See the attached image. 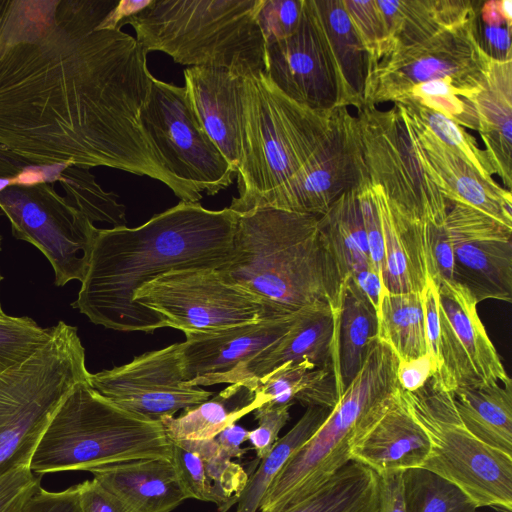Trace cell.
<instances>
[{
    "mask_svg": "<svg viewBox=\"0 0 512 512\" xmlns=\"http://www.w3.org/2000/svg\"><path fill=\"white\" fill-rule=\"evenodd\" d=\"M119 0H0V146L34 165L104 166L194 193L170 175L139 113L153 75L118 28Z\"/></svg>",
    "mask_w": 512,
    "mask_h": 512,
    "instance_id": "obj_1",
    "label": "cell"
},
{
    "mask_svg": "<svg viewBox=\"0 0 512 512\" xmlns=\"http://www.w3.org/2000/svg\"><path fill=\"white\" fill-rule=\"evenodd\" d=\"M239 213L180 201L146 223L99 229L72 307L105 328L159 329L134 296L158 276L179 269L215 268L231 256Z\"/></svg>",
    "mask_w": 512,
    "mask_h": 512,
    "instance_id": "obj_2",
    "label": "cell"
},
{
    "mask_svg": "<svg viewBox=\"0 0 512 512\" xmlns=\"http://www.w3.org/2000/svg\"><path fill=\"white\" fill-rule=\"evenodd\" d=\"M218 271L279 317L318 302L341 306L343 278L318 215L272 207L239 214L231 256Z\"/></svg>",
    "mask_w": 512,
    "mask_h": 512,
    "instance_id": "obj_3",
    "label": "cell"
},
{
    "mask_svg": "<svg viewBox=\"0 0 512 512\" xmlns=\"http://www.w3.org/2000/svg\"><path fill=\"white\" fill-rule=\"evenodd\" d=\"M261 0H149L124 17L148 53L160 51L189 67L228 69L240 76L265 69V41L256 20Z\"/></svg>",
    "mask_w": 512,
    "mask_h": 512,
    "instance_id": "obj_4",
    "label": "cell"
},
{
    "mask_svg": "<svg viewBox=\"0 0 512 512\" xmlns=\"http://www.w3.org/2000/svg\"><path fill=\"white\" fill-rule=\"evenodd\" d=\"M328 127V112L291 100L264 72L244 76L238 197L229 208L242 214L267 207L322 141Z\"/></svg>",
    "mask_w": 512,
    "mask_h": 512,
    "instance_id": "obj_5",
    "label": "cell"
},
{
    "mask_svg": "<svg viewBox=\"0 0 512 512\" xmlns=\"http://www.w3.org/2000/svg\"><path fill=\"white\" fill-rule=\"evenodd\" d=\"M170 456L171 441L160 421L114 405L83 382L57 409L29 467L42 475Z\"/></svg>",
    "mask_w": 512,
    "mask_h": 512,
    "instance_id": "obj_6",
    "label": "cell"
},
{
    "mask_svg": "<svg viewBox=\"0 0 512 512\" xmlns=\"http://www.w3.org/2000/svg\"><path fill=\"white\" fill-rule=\"evenodd\" d=\"M397 365L394 352L377 341L321 426L274 478L260 502V512H280L301 501L351 461L356 436L396 397Z\"/></svg>",
    "mask_w": 512,
    "mask_h": 512,
    "instance_id": "obj_7",
    "label": "cell"
},
{
    "mask_svg": "<svg viewBox=\"0 0 512 512\" xmlns=\"http://www.w3.org/2000/svg\"><path fill=\"white\" fill-rule=\"evenodd\" d=\"M89 374L77 328L59 321L44 346L0 375V477L30 466L57 409Z\"/></svg>",
    "mask_w": 512,
    "mask_h": 512,
    "instance_id": "obj_8",
    "label": "cell"
},
{
    "mask_svg": "<svg viewBox=\"0 0 512 512\" xmlns=\"http://www.w3.org/2000/svg\"><path fill=\"white\" fill-rule=\"evenodd\" d=\"M399 396L427 434L431 449L421 468L459 487L479 507L512 511V455L471 434L461 422L452 393L431 379L415 392Z\"/></svg>",
    "mask_w": 512,
    "mask_h": 512,
    "instance_id": "obj_9",
    "label": "cell"
},
{
    "mask_svg": "<svg viewBox=\"0 0 512 512\" xmlns=\"http://www.w3.org/2000/svg\"><path fill=\"white\" fill-rule=\"evenodd\" d=\"M476 15L460 26L369 62L363 104L395 103L412 86L435 79L450 81L459 96L470 101L484 83L489 59L477 42Z\"/></svg>",
    "mask_w": 512,
    "mask_h": 512,
    "instance_id": "obj_10",
    "label": "cell"
},
{
    "mask_svg": "<svg viewBox=\"0 0 512 512\" xmlns=\"http://www.w3.org/2000/svg\"><path fill=\"white\" fill-rule=\"evenodd\" d=\"M139 121L164 169L191 191L212 196L236 178L235 169L200 125L184 87L153 76Z\"/></svg>",
    "mask_w": 512,
    "mask_h": 512,
    "instance_id": "obj_11",
    "label": "cell"
},
{
    "mask_svg": "<svg viewBox=\"0 0 512 512\" xmlns=\"http://www.w3.org/2000/svg\"><path fill=\"white\" fill-rule=\"evenodd\" d=\"M158 328L210 332L280 318L250 293L226 283L215 268L166 272L134 296ZM285 317V316H283Z\"/></svg>",
    "mask_w": 512,
    "mask_h": 512,
    "instance_id": "obj_12",
    "label": "cell"
},
{
    "mask_svg": "<svg viewBox=\"0 0 512 512\" xmlns=\"http://www.w3.org/2000/svg\"><path fill=\"white\" fill-rule=\"evenodd\" d=\"M0 210L14 237L45 255L57 286L83 282L98 228L53 184L9 185L0 191Z\"/></svg>",
    "mask_w": 512,
    "mask_h": 512,
    "instance_id": "obj_13",
    "label": "cell"
},
{
    "mask_svg": "<svg viewBox=\"0 0 512 512\" xmlns=\"http://www.w3.org/2000/svg\"><path fill=\"white\" fill-rule=\"evenodd\" d=\"M355 110L369 183L425 223L444 224L450 205L418 160L397 106Z\"/></svg>",
    "mask_w": 512,
    "mask_h": 512,
    "instance_id": "obj_14",
    "label": "cell"
},
{
    "mask_svg": "<svg viewBox=\"0 0 512 512\" xmlns=\"http://www.w3.org/2000/svg\"><path fill=\"white\" fill-rule=\"evenodd\" d=\"M439 367L431 378L441 390L510 384L511 378L477 311V301L454 281L438 286Z\"/></svg>",
    "mask_w": 512,
    "mask_h": 512,
    "instance_id": "obj_15",
    "label": "cell"
},
{
    "mask_svg": "<svg viewBox=\"0 0 512 512\" xmlns=\"http://www.w3.org/2000/svg\"><path fill=\"white\" fill-rule=\"evenodd\" d=\"M88 385L114 405L153 421L174 416L213 395L211 391L184 384L182 343L135 356L112 369L90 373Z\"/></svg>",
    "mask_w": 512,
    "mask_h": 512,
    "instance_id": "obj_16",
    "label": "cell"
},
{
    "mask_svg": "<svg viewBox=\"0 0 512 512\" xmlns=\"http://www.w3.org/2000/svg\"><path fill=\"white\" fill-rule=\"evenodd\" d=\"M367 182L356 117L339 106L326 138L267 207L320 216L343 193Z\"/></svg>",
    "mask_w": 512,
    "mask_h": 512,
    "instance_id": "obj_17",
    "label": "cell"
},
{
    "mask_svg": "<svg viewBox=\"0 0 512 512\" xmlns=\"http://www.w3.org/2000/svg\"><path fill=\"white\" fill-rule=\"evenodd\" d=\"M445 225L453 248V281L477 303L511 302L512 228L462 203L448 209Z\"/></svg>",
    "mask_w": 512,
    "mask_h": 512,
    "instance_id": "obj_18",
    "label": "cell"
},
{
    "mask_svg": "<svg viewBox=\"0 0 512 512\" xmlns=\"http://www.w3.org/2000/svg\"><path fill=\"white\" fill-rule=\"evenodd\" d=\"M264 74L291 100L318 111L339 107V85L314 0H303L296 31L265 45Z\"/></svg>",
    "mask_w": 512,
    "mask_h": 512,
    "instance_id": "obj_19",
    "label": "cell"
},
{
    "mask_svg": "<svg viewBox=\"0 0 512 512\" xmlns=\"http://www.w3.org/2000/svg\"><path fill=\"white\" fill-rule=\"evenodd\" d=\"M415 154L448 203L474 207L512 228L511 191L485 180L465 159L440 141L398 103Z\"/></svg>",
    "mask_w": 512,
    "mask_h": 512,
    "instance_id": "obj_20",
    "label": "cell"
},
{
    "mask_svg": "<svg viewBox=\"0 0 512 512\" xmlns=\"http://www.w3.org/2000/svg\"><path fill=\"white\" fill-rule=\"evenodd\" d=\"M297 313L217 331L185 333L184 384L191 387L220 384L226 375L279 342Z\"/></svg>",
    "mask_w": 512,
    "mask_h": 512,
    "instance_id": "obj_21",
    "label": "cell"
},
{
    "mask_svg": "<svg viewBox=\"0 0 512 512\" xmlns=\"http://www.w3.org/2000/svg\"><path fill=\"white\" fill-rule=\"evenodd\" d=\"M243 77L224 68L184 70V88L190 106L236 175L242 159Z\"/></svg>",
    "mask_w": 512,
    "mask_h": 512,
    "instance_id": "obj_22",
    "label": "cell"
},
{
    "mask_svg": "<svg viewBox=\"0 0 512 512\" xmlns=\"http://www.w3.org/2000/svg\"><path fill=\"white\" fill-rule=\"evenodd\" d=\"M338 312L324 302L301 309L279 342L226 375L220 384L252 385L286 363L303 360L332 369Z\"/></svg>",
    "mask_w": 512,
    "mask_h": 512,
    "instance_id": "obj_23",
    "label": "cell"
},
{
    "mask_svg": "<svg viewBox=\"0 0 512 512\" xmlns=\"http://www.w3.org/2000/svg\"><path fill=\"white\" fill-rule=\"evenodd\" d=\"M431 449L430 440L399 396L354 439L351 461L359 462L378 475L421 468Z\"/></svg>",
    "mask_w": 512,
    "mask_h": 512,
    "instance_id": "obj_24",
    "label": "cell"
},
{
    "mask_svg": "<svg viewBox=\"0 0 512 512\" xmlns=\"http://www.w3.org/2000/svg\"><path fill=\"white\" fill-rule=\"evenodd\" d=\"M378 206L385 249L383 290L422 292L430 280L427 268L428 224L390 200L370 184Z\"/></svg>",
    "mask_w": 512,
    "mask_h": 512,
    "instance_id": "obj_25",
    "label": "cell"
},
{
    "mask_svg": "<svg viewBox=\"0 0 512 512\" xmlns=\"http://www.w3.org/2000/svg\"><path fill=\"white\" fill-rule=\"evenodd\" d=\"M88 471L134 512H171L187 499L170 459H136Z\"/></svg>",
    "mask_w": 512,
    "mask_h": 512,
    "instance_id": "obj_26",
    "label": "cell"
},
{
    "mask_svg": "<svg viewBox=\"0 0 512 512\" xmlns=\"http://www.w3.org/2000/svg\"><path fill=\"white\" fill-rule=\"evenodd\" d=\"M469 101V100H468ZM470 102L490 166L511 191L512 187V59L489 58L481 89Z\"/></svg>",
    "mask_w": 512,
    "mask_h": 512,
    "instance_id": "obj_27",
    "label": "cell"
},
{
    "mask_svg": "<svg viewBox=\"0 0 512 512\" xmlns=\"http://www.w3.org/2000/svg\"><path fill=\"white\" fill-rule=\"evenodd\" d=\"M386 38L375 61L400 47L421 43L460 26L478 11L480 0H376ZM368 65V64H367Z\"/></svg>",
    "mask_w": 512,
    "mask_h": 512,
    "instance_id": "obj_28",
    "label": "cell"
},
{
    "mask_svg": "<svg viewBox=\"0 0 512 512\" xmlns=\"http://www.w3.org/2000/svg\"><path fill=\"white\" fill-rule=\"evenodd\" d=\"M377 332L376 310L349 281H345L332 357L338 399L358 374L378 341Z\"/></svg>",
    "mask_w": 512,
    "mask_h": 512,
    "instance_id": "obj_29",
    "label": "cell"
},
{
    "mask_svg": "<svg viewBox=\"0 0 512 512\" xmlns=\"http://www.w3.org/2000/svg\"><path fill=\"white\" fill-rule=\"evenodd\" d=\"M339 85V106L363 104L368 56L343 0H314Z\"/></svg>",
    "mask_w": 512,
    "mask_h": 512,
    "instance_id": "obj_30",
    "label": "cell"
},
{
    "mask_svg": "<svg viewBox=\"0 0 512 512\" xmlns=\"http://www.w3.org/2000/svg\"><path fill=\"white\" fill-rule=\"evenodd\" d=\"M264 404L256 396L253 385L237 382L201 404L185 409L179 417H165L160 422L170 441L213 439Z\"/></svg>",
    "mask_w": 512,
    "mask_h": 512,
    "instance_id": "obj_31",
    "label": "cell"
},
{
    "mask_svg": "<svg viewBox=\"0 0 512 512\" xmlns=\"http://www.w3.org/2000/svg\"><path fill=\"white\" fill-rule=\"evenodd\" d=\"M452 396L458 416L471 434L512 455V383L460 389Z\"/></svg>",
    "mask_w": 512,
    "mask_h": 512,
    "instance_id": "obj_32",
    "label": "cell"
},
{
    "mask_svg": "<svg viewBox=\"0 0 512 512\" xmlns=\"http://www.w3.org/2000/svg\"><path fill=\"white\" fill-rule=\"evenodd\" d=\"M268 406H319L332 409L338 401L333 371L309 360L286 363L252 384Z\"/></svg>",
    "mask_w": 512,
    "mask_h": 512,
    "instance_id": "obj_33",
    "label": "cell"
},
{
    "mask_svg": "<svg viewBox=\"0 0 512 512\" xmlns=\"http://www.w3.org/2000/svg\"><path fill=\"white\" fill-rule=\"evenodd\" d=\"M280 512H379V475L350 461L310 495Z\"/></svg>",
    "mask_w": 512,
    "mask_h": 512,
    "instance_id": "obj_34",
    "label": "cell"
},
{
    "mask_svg": "<svg viewBox=\"0 0 512 512\" xmlns=\"http://www.w3.org/2000/svg\"><path fill=\"white\" fill-rule=\"evenodd\" d=\"M377 319L378 341L388 346L399 361L427 354L422 292L392 293L383 290Z\"/></svg>",
    "mask_w": 512,
    "mask_h": 512,
    "instance_id": "obj_35",
    "label": "cell"
},
{
    "mask_svg": "<svg viewBox=\"0 0 512 512\" xmlns=\"http://www.w3.org/2000/svg\"><path fill=\"white\" fill-rule=\"evenodd\" d=\"M358 189L343 193L319 216V225L337 260L343 282L372 267Z\"/></svg>",
    "mask_w": 512,
    "mask_h": 512,
    "instance_id": "obj_36",
    "label": "cell"
},
{
    "mask_svg": "<svg viewBox=\"0 0 512 512\" xmlns=\"http://www.w3.org/2000/svg\"><path fill=\"white\" fill-rule=\"evenodd\" d=\"M330 409L310 406L298 422L276 441L269 453L262 458L258 469L248 478L237 502L236 512H257L260 502L281 469L290 457L321 426Z\"/></svg>",
    "mask_w": 512,
    "mask_h": 512,
    "instance_id": "obj_37",
    "label": "cell"
},
{
    "mask_svg": "<svg viewBox=\"0 0 512 512\" xmlns=\"http://www.w3.org/2000/svg\"><path fill=\"white\" fill-rule=\"evenodd\" d=\"M55 182L65 191L66 199L92 223L104 222L113 227L126 226V208L114 192L105 191L97 183L90 168L74 164H58Z\"/></svg>",
    "mask_w": 512,
    "mask_h": 512,
    "instance_id": "obj_38",
    "label": "cell"
},
{
    "mask_svg": "<svg viewBox=\"0 0 512 512\" xmlns=\"http://www.w3.org/2000/svg\"><path fill=\"white\" fill-rule=\"evenodd\" d=\"M406 512H475L474 502L455 484L424 468L402 471Z\"/></svg>",
    "mask_w": 512,
    "mask_h": 512,
    "instance_id": "obj_39",
    "label": "cell"
},
{
    "mask_svg": "<svg viewBox=\"0 0 512 512\" xmlns=\"http://www.w3.org/2000/svg\"><path fill=\"white\" fill-rule=\"evenodd\" d=\"M172 442L203 459L206 474L212 483L218 512H226L238 502L249 477L241 465L233 462L221 451L214 438Z\"/></svg>",
    "mask_w": 512,
    "mask_h": 512,
    "instance_id": "obj_40",
    "label": "cell"
},
{
    "mask_svg": "<svg viewBox=\"0 0 512 512\" xmlns=\"http://www.w3.org/2000/svg\"><path fill=\"white\" fill-rule=\"evenodd\" d=\"M396 103L416 116L431 133L465 159L485 180L496 183L493 178L494 172L483 148L465 128L446 116L415 102L404 100Z\"/></svg>",
    "mask_w": 512,
    "mask_h": 512,
    "instance_id": "obj_41",
    "label": "cell"
},
{
    "mask_svg": "<svg viewBox=\"0 0 512 512\" xmlns=\"http://www.w3.org/2000/svg\"><path fill=\"white\" fill-rule=\"evenodd\" d=\"M52 334L53 327L42 328L30 317L0 318V375L28 360Z\"/></svg>",
    "mask_w": 512,
    "mask_h": 512,
    "instance_id": "obj_42",
    "label": "cell"
},
{
    "mask_svg": "<svg viewBox=\"0 0 512 512\" xmlns=\"http://www.w3.org/2000/svg\"><path fill=\"white\" fill-rule=\"evenodd\" d=\"M404 100L415 102L438 112L463 128L478 130V119L473 104L460 97L456 87L446 79H435L416 84L397 102Z\"/></svg>",
    "mask_w": 512,
    "mask_h": 512,
    "instance_id": "obj_43",
    "label": "cell"
},
{
    "mask_svg": "<svg viewBox=\"0 0 512 512\" xmlns=\"http://www.w3.org/2000/svg\"><path fill=\"white\" fill-rule=\"evenodd\" d=\"M475 24L477 42L489 58L498 61L512 59V25L502 17L498 0L482 1Z\"/></svg>",
    "mask_w": 512,
    "mask_h": 512,
    "instance_id": "obj_44",
    "label": "cell"
},
{
    "mask_svg": "<svg viewBox=\"0 0 512 512\" xmlns=\"http://www.w3.org/2000/svg\"><path fill=\"white\" fill-rule=\"evenodd\" d=\"M303 0H261L256 14L265 45L292 35L300 22Z\"/></svg>",
    "mask_w": 512,
    "mask_h": 512,
    "instance_id": "obj_45",
    "label": "cell"
},
{
    "mask_svg": "<svg viewBox=\"0 0 512 512\" xmlns=\"http://www.w3.org/2000/svg\"><path fill=\"white\" fill-rule=\"evenodd\" d=\"M170 460L187 499L215 503L212 483L206 474L203 459L199 455L171 441Z\"/></svg>",
    "mask_w": 512,
    "mask_h": 512,
    "instance_id": "obj_46",
    "label": "cell"
},
{
    "mask_svg": "<svg viewBox=\"0 0 512 512\" xmlns=\"http://www.w3.org/2000/svg\"><path fill=\"white\" fill-rule=\"evenodd\" d=\"M343 3L365 48L368 61L376 58L386 38L376 0H343Z\"/></svg>",
    "mask_w": 512,
    "mask_h": 512,
    "instance_id": "obj_47",
    "label": "cell"
},
{
    "mask_svg": "<svg viewBox=\"0 0 512 512\" xmlns=\"http://www.w3.org/2000/svg\"><path fill=\"white\" fill-rule=\"evenodd\" d=\"M358 199L366 232L371 266L382 278L385 260L383 230L378 206L369 182L358 189Z\"/></svg>",
    "mask_w": 512,
    "mask_h": 512,
    "instance_id": "obj_48",
    "label": "cell"
},
{
    "mask_svg": "<svg viewBox=\"0 0 512 512\" xmlns=\"http://www.w3.org/2000/svg\"><path fill=\"white\" fill-rule=\"evenodd\" d=\"M454 256L451 240L445 223L428 224L427 268L429 278L438 286L441 282L453 281Z\"/></svg>",
    "mask_w": 512,
    "mask_h": 512,
    "instance_id": "obj_49",
    "label": "cell"
},
{
    "mask_svg": "<svg viewBox=\"0 0 512 512\" xmlns=\"http://www.w3.org/2000/svg\"><path fill=\"white\" fill-rule=\"evenodd\" d=\"M289 408L290 406L262 405L254 410L258 426L248 432L247 441L250 442L259 459L264 458L279 439L280 430L290 418Z\"/></svg>",
    "mask_w": 512,
    "mask_h": 512,
    "instance_id": "obj_50",
    "label": "cell"
},
{
    "mask_svg": "<svg viewBox=\"0 0 512 512\" xmlns=\"http://www.w3.org/2000/svg\"><path fill=\"white\" fill-rule=\"evenodd\" d=\"M41 487V475L30 467L15 469L0 477V512H22L36 490Z\"/></svg>",
    "mask_w": 512,
    "mask_h": 512,
    "instance_id": "obj_51",
    "label": "cell"
},
{
    "mask_svg": "<svg viewBox=\"0 0 512 512\" xmlns=\"http://www.w3.org/2000/svg\"><path fill=\"white\" fill-rule=\"evenodd\" d=\"M77 486L82 512H134L122 499L94 478Z\"/></svg>",
    "mask_w": 512,
    "mask_h": 512,
    "instance_id": "obj_52",
    "label": "cell"
},
{
    "mask_svg": "<svg viewBox=\"0 0 512 512\" xmlns=\"http://www.w3.org/2000/svg\"><path fill=\"white\" fill-rule=\"evenodd\" d=\"M22 512H82L78 486L50 492L40 487L25 503Z\"/></svg>",
    "mask_w": 512,
    "mask_h": 512,
    "instance_id": "obj_53",
    "label": "cell"
},
{
    "mask_svg": "<svg viewBox=\"0 0 512 512\" xmlns=\"http://www.w3.org/2000/svg\"><path fill=\"white\" fill-rule=\"evenodd\" d=\"M423 294L425 338L427 354L435 366V374L439 367V341H440V320L438 307V288L430 279L427 282ZM434 374V375H435Z\"/></svg>",
    "mask_w": 512,
    "mask_h": 512,
    "instance_id": "obj_54",
    "label": "cell"
},
{
    "mask_svg": "<svg viewBox=\"0 0 512 512\" xmlns=\"http://www.w3.org/2000/svg\"><path fill=\"white\" fill-rule=\"evenodd\" d=\"M435 374V366L428 354L408 361H399L396 379L400 390L415 392L422 388Z\"/></svg>",
    "mask_w": 512,
    "mask_h": 512,
    "instance_id": "obj_55",
    "label": "cell"
},
{
    "mask_svg": "<svg viewBox=\"0 0 512 512\" xmlns=\"http://www.w3.org/2000/svg\"><path fill=\"white\" fill-rule=\"evenodd\" d=\"M379 512H406L402 471L379 475Z\"/></svg>",
    "mask_w": 512,
    "mask_h": 512,
    "instance_id": "obj_56",
    "label": "cell"
},
{
    "mask_svg": "<svg viewBox=\"0 0 512 512\" xmlns=\"http://www.w3.org/2000/svg\"><path fill=\"white\" fill-rule=\"evenodd\" d=\"M345 281H349L377 312L383 284L381 276L372 267L358 271Z\"/></svg>",
    "mask_w": 512,
    "mask_h": 512,
    "instance_id": "obj_57",
    "label": "cell"
},
{
    "mask_svg": "<svg viewBox=\"0 0 512 512\" xmlns=\"http://www.w3.org/2000/svg\"><path fill=\"white\" fill-rule=\"evenodd\" d=\"M248 430L233 423L224 428L214 439L220 446L221 451L229 458H240L246 450L241 445L247 441Z\"/></svg>",
    "mask_w": 512,
    "mask_h": 512,
    "instance_id": "obj_58",
    "label": "cell"
},
{
    "mask_svg": "<svg viewBox=\"0 0 512 512\" xmlns=\"http://www.w3.org/2000/svg\"><path fill=\"white\" fill-rule=\"evenodd\" d=\"M28 165L31 164L25 162L24 160L10 153L4 147L0 146V178H14Z\"/></svg>",
    "mask_w": 512,
    "mask_h": 512,
    "instance_id": "obj_59",
    "label": "cell"
},
{
    "mask_svg": "<svg viewBox=\"0 0 512 512\" xmlns=\"http://www.w3.org/2000/svg\"><path fill=\"white\" fill-rule=\"evenodd\" d=\"M499 11L507 23L512 25V1L498 0Z\"/></svg>",
    "mask_w": 512,
    "mask_h": 512,
    "instance_id": "obj_60",
    "label": "cell"
},
{
    "mask_svg": "<svg viewBox=\"0 0 512 512\" xmlns=\"http://www.w3.org/2000/svg\"><path fill=\"white\" fill-rule=\"evenodd\" d=\"M0 249H1V236H0ZM2 281V276L0 274V282ZM8 315L5 314L2 310L1 303H0V318H6Z\"/></svg>",
    "mask_w": 512,
    "mask_h": 512,
    "instance_id": "obj_61",
    "label": "cell"
}]
</instances>
